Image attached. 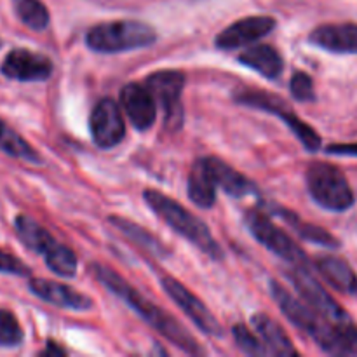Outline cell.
<instances>
[{
	"mask_svg": "<svg viewBox=\"0 0 357 357\" xmlns=\"http://www.w3.org/2000/svg\"><path fill=\"white\" fill-rule=\"evenodd\" d=\"M93 272L94 275H96L98 281H100L105 288L110 289L115 296H119L122 302L128 303L135 312L139 314V317H142L145 323H149L150 326H152L157 333L162 335L166 340H169L171 344L176 345L178 349H181V351L187 352V354H204V351L199 347L195 338L192 337L176 319H173L171 314H167L166 310H162L159 305H155L152 300L143 296L138 289L132 288V286L129 284L126 279H122L117 272L101 264H94Z\"/></svg>",
	"mask_w": 357,
	"mask_h": 357,
	"instance_id": "6da1fadb",
	"label": "cell"
},
{
	"mask_svg": "<svg viewBox=\"0 0 357 357\" xmlns=\"http://www.w3.org/2000/svg\"><path fill=\"white\" fill-rule=\"evenodd\" d=\"M271 295L281 312L295 324L300 331L312 338L326 354L354 356L357 354V333H347L328 321H324L316 310L310 309L303 300L296 298L278 281H271Z\"/></svg>",
	"mask_w": 357,
	"mask_h": 357,
	"instance_id": "7a4b0ae2",
	"label": "cell"
},
{
	"mask_svg": "<svg viewBox=\"0 0 357 357\" xmlns=\"http://www.w3.org/2000/svg\"><path fill=\"white\" fill-rule=\"evenodd\" d=\"M143 199L149 204V208L162 220L164 223L171 227L176 234H180L183 239L194 244L199 251L211 257L213 260H222L223 251L215 237L209 232V227L202 220L192 215L187 208L176 202L174 199L160 194L157 190H145Z\"/></svg>",
	"mask_w": 357,
	"mask_h": 357,
	"instance_id": "3957f363",
	"label": "cell"
},
{
	"mask_svg": "<svg viewBox=\"0 0 357 357\" xmlns=\"http://www.w3.org/2000/svg\"><path fill=\"white\" fill-rule=\"evenodd\" d=\"M155 40L157 33L150 24L131 20L100 23L86 33L87 47L105 54L149 47Z\"/></svg>",
	"mask_w": 357,
	"mask_h": 357,
	"instance_id": "277c9868",
	"label": "cell"
},
{
	"mask_svg": "<svg viewBox=\"0 0 357 357\" xmlns=\"http://www.w3.org/2000/svg\"><path fill=\"white\" fill-rule=\"evenodd\" d=\"M307 188L310 197L317 206L333 213H344L354 206L356 197L351 183L338 169L330 162H316L307 167L305 173Z\"/></svg>",
	"mask_w": 357,
	"mask_h": 357,
	"instance_id": "5b68a950",
	"label": "cell"
},
{
	"mask_svg": "<svg viewBox=\"0 0 357 357\" xmlns=\"http://www.w3.org/2000/svg\"><path fill=\"white\" fill-rule=\"evenodd\" d=\"M286 278L291 282L293 288L300 295V298L312 310H316L324 321L333 324L335 328L347 333H357V324L352 317L345 312L344 307L331 298L330 293L317 282V279L310 274L309 267H291L286 271Z\"/></svg>",
	"mask_w": 357,
	"mask_h": 357,
	"instance_id": "8992f818",
	"label": "cell"
},
{
	"mask_svg": "<svg viewBox=\"0 0 357 357\" xmlns=\"http://www.w3.org/2000/svg\"><path fill=\"white\" fill-rule=\"evenodd\" d=\"M244 223L250 229L251 236L261 244V246L267 248L268 251H272L274 255L281 257L282 260L288 261L291 267H309L310 261L307 257L305 251L291 239L286 232H282L279 227H275L272 223V220L268 218L265 213H261L260 209H250L244 216Z\"/></svg>",
	"mask_w": 357,
	"mask_h": 357,
	"instance_id": "52a82bcc",
	"label": "cell"
},
{
	"mask_svg": "<svg viewBox=\"0 0 357 357\" xmlns=\"http://www.w3.org/2000/svg\"><path fill=\"white\" fill-rule=\"evenodd\" d=\"M145 86L157 107H162L167 124L178 128L183 119L181 93L185 87V73L181 70H159L146 77Z\"/></svg>",
	"mask_w": 357,
	"mask_h": 357,
	"instance_id": "ba28073f",
	"label": "cell"
},
{
	"mask_svg": "<svg viewBox=\"0 0 357 357\" xmlns=\"http://www.w3.org/2000/svg\"><path fill=\"white\" fill-rule=\"evenodd\" d=\"M160 284L162 289L167 293L171 300L187 314L192 319V323L202 331V333L209 335V337H223L222 324L218 323L215 316H213L211 310L197 298L192 291H188L183 284H181L178 279L171 278V275H164L160 279Z\"/></svg>",
	"mask_w": 357,
	"mask_h": 357,
	"instance_id": "9c48e42d",
	"label": "cell"
},
{
	"mask_svg": "<svg viewBox=\"0 0 357 357\" xmlns=\"http://www.w3.org/2000/svg\"><path fill=\"white\" fill-rule=\"evenodd\" d=\"M91 138L100 149H114L124 139L126 122L121 107L112 98H103L94 105L89 117Z\"/></svg>",
	"mask_w": 357,
	"mask_h": 357,
	"instance_id": "30bf717a",
	"label": "cell"
},
{
	"mask_svg": "<svg viewBox=\"0 0 357 357\" xmlns=\"http://www.w3.org/2000/svg\"><path fill=\"white\" fill-rule=\"evenodd\" d=\"M0 73L17 82H38L51 77L52 61L47 56L38 54L30 49H13L2 59Z\"/></svg>",
	"mask_w": 357,
	"mask_h": 357,
	"instance_id": "8fae6325",
	"label": "cell"
},
{
	"mask_svg": "<svg viewBox=\"0 0 357 357\" xmlns=\"http://www.w3.org/2000/svg\"><path fill=\"white\" fill-rule=\"evenodd\" d=\"M275 28V20L271 16H248L236 21L216 35L215 45L222 51H234L244 45L255 44Z\"/></svg>",
	"mask_w": 357,
	"mask_h": 357,
	"instance_id": "7c38bea8",
	"label": "cell"
},
{
	"mask_svg": "<svg viewBox=\"0 0 357 357\" xmlns=\"http://www.w3.org/2000/svg\"><path fill=\"white\" fill-rule=\"evenodd\" d=\"M121 107L138 131H146L155 122L157 103L146 86L126 84L121 91Z\"/></svg>",
	"mask_w": 357,
	"mask_h": 357,
	"instance_id": "4fadbf2b",
	"label": "cell"
},
{
	"mask_svg": "<svg viewBox=\"0 0 357 357\" xmlns=\"http://www.w3.org/2000/svg\"><path fill=\"white\" fill-rule=\"evenodd\" d=\"M28 288H30V291L37 298L44 300V302L51 303V305L59 307V309L77 310V312L93 309V300L89 296L70 288V286L61 284V282L33 278L28 282Z\"/></svg>",
	"mask_w": 357,
	"mask_h": 357,
	"instance_id": "5bb4252c",
	"label": "cell"
},
{
	"mask_svg": "<svg viewBox=\"0 0 357 357\" xmlns=\"http://www.w3.org/2000/svg\"><path fill=\"white\" fill-rule=\"evenodd\" d=\"M309 42L335 54H357V23H326L314 28Z\"/></svg>",
	"mask_w": 357,
	"mask_h": 357,
	"instance_id": "9a60e30c",
	"label": "cell"
},
{
	"mask_svg": "<svg viewBox=\"0 0 357 357\" xmlns=\"http://www.w3.org/2000/svg\"><path fill=\"white\" fill-rule=\"evenodd\" d=\"M202 160L211 173L216 187L222 188L225 194L232 195V197H246V195L258 194L257 185L250 178L241 174L239 171L230 167L225 160L218 159V157H202Z\"/></svg>",
	"mask_w": 357,
	"mask_h": 357,
	"instance_id": "2e32d148",
	"label": "cell"
},
{
	"mask_svg": "<svg viewBox=\"0 0 357 357\" xmlns=\"http://www.w3.org/2000/svg\"><path fill=\"white\" fill-rule=\"evenodd\" d=\"M316 271L321 278L344 295H357V274L344 258L323 255L316 260Z\"/></svg>",
	"mask_w": 357,
	"mask_h": 357,
	"instance_id": "e0dca14e",
	"label": "cell"
},
{
	"mask_svg": "<svg viewBox=\"0 0 357 357\" xmlns=\"http://www.w3.org/2000/svg\"><path fill=\"white\" fill-rule=\"evenodd\" d=\"M251 326H253L255 333L261 340L264 347L267 349L268 354L272 356H296L298 351L293 347L291 340L288 335L284 333L279 323L267 316V314H255L251 319Z\"/></svg>",
	"mask_w": 357,
	"mask_h": 357,
	"instance_id": "ac0fdd59",
	"label": "cell"
},
{
	"mask_svg": "<svg viewBox=\"0 0 357 357\" xmlns=\"http://www.w3.org/2000/svg\"><path fill=\"white\" fill-rule=\"evenodd\" d=\"M239 63H243L248 68L255 70L257 73L264 75L265 79L275 80L281 77L284 70V61L282 56L279 54L278 49H274L268 44L253 45L239 54Z\"/></svg>",
	"mask_w": 357,
	"mask_h": 357,
	"instance_id": "d6986e66",
	"label": "cell"
},
{
	"mask_svg": "<svg viewBox=\"0 0 357 357\" xmlns=\"http://www.w3.org/2000/svg\"><path fill=\"white\" fill-rule=\"evenodd\" d=\"M271 209L278 218H281L282 222L288 223V225L291 227L302 239H305L307 243L317 244V246L323 248H331V250H337V248L340 246V241H338L333 234L328 232L326 229H323V227L303 222L296 213L289 211V209L279 208V206H272Z\"/></svg>",
	"mask_w": 357,
	"mask_h": 357,
	"instance_id": "ffe728a7",
	"label": "cell"
},
{
	"mask_svg": "<svg viewBox=\"0 0 357 357\" xmlns=\"http://www.w3.org/2000/svg\"><path fill=\"white\" fill-rule=\"evenodd\" d=\"M187 192L188 199L199 208L209 209L216 202V183L202 159H197L192 166L187 181Z\"/></svg>",
	"mask_w": 357,
	"mask_h": 357,
	"instance_id": "44dd1931",
	"label": "cell"
},
{
	"mask_svg": "<svg viewBox=\"0 0 357 357\" xmlns=\"http://www.w3.org/2000/svg\"><path fill=\"white\" fill-rule=\"evenodd\" d=\"M108 222H110V225H114L115 229L121 230V234H124L131 243H135L136 246L143 248V250L149 251V253L153 255V257L166 258L171 255V251L167 250V246L159 239V237L150 234L149 230L143 229V227L138 225V223L131 222V220L128 218H122V216H115V215L108 216Z\"/></svg>",
	"mask_w": 357,
	"mask_h": 357,
	"instance_id": "7402d4cb",
	"label": "cell"
},
{
	"mask_svg": "<svg viewBox=\"0 0 357 357\" xmlns=\"http://www.w3.org/2000/svg\"><path fill=\"white\" fill-rule=\"evenodd\" d=\"M14 229H16V236L20 237L21 243L28 250L37 255H42V257H45L58 244V241L51 236L49 230H45L40 223L35 222L33 218H30L26 215L16 216V220H14Z\"/></svg>",
	"mask_w": 357,
	"mask_h": 357,
	"instance_id": "603a6c76",
	"label": "cell"
},
{
	"mask_svg": "<svg viewBox=\"0 0 357 357\" xmlns=\"http://www.w3.org/2000/svg\"><path fill=\"white\" fill-rule=\"evenodd\" d=\"M0 150L6 152L7 155L24 160V162H40V157L35 152L33 146H31L26 139L21 138L14 129H10L2 119H0Z\"/></svg>",
	"mask_w": 357,
	"mask_h": 357,
	"instance_id": "cb8c5ba5",
	"label": "cell"
},
{
	"mask_svg": "<svg viewBox=\"0 0 357 357\" xmlns=\"http://www.w3.org/2000/svg\"><path fill=\"white\" fill-rule=\"evenodd\" d=\"M17 20L30 30L42 31L49 26L51 14L42 0H10Z\"/></svg>",
	"mask_w": 357,
	"mask_h": 357,
	"instance_id": "d4e9b609",
	"label": "cell"
},
{
	"mask_svg": "<svg viewBox=\"0 0 357 357\" xmlns=\"http://www.w3.org/2000/svg\"><path fill=\"white\" fill-rule=\"evenodd\" d=\"M275 115L282 119V122H284V124L291 129L293 135L300 139V143H302V145L305 146L309 152H317V150L321 149L323 142H321V136L317 135L316 129L310 128L307 122H303L302 119L295 114V112L289 110V107L282 108V110L278 112Z\"/></svg>",
	"mask_w": 357,
	"mask_h": 357,
	"instance_id": "484cf974",
	"label": "cell"
},
{
	"mask_svg": "<svg viewBox=\"0 0 357 357\" xmlns=\"http://www.w3.org/2000/svg\"><path fill=\"white\" fill-rule=\"evenodd\" d=\"M45 265L51 272H54L59 278H73L77 274V255L65 244L58 243L47 255L44 257Z\"/></svg>",
	"mask_w": 357,
	"mask_h": 357,
	"instance_id": "4316f807",
	"label": "cell"
},
{
	"mask_svg": "<svg viewBox=\"0 0 357 357\" xmlns=\"http://www.w3.org/2000/svg\"><path fill=\"white\" fill-rule=\"evenodd\" d=\"M236 101L248 105L251 108H258V110L268 112V114H278L279 110L286 108V101L282 98L274 96V94L267 93V91H257V89H246L236 96Z\"/></svg>",
	"mask_w": 357,
	"mask_h": 357,
	"instance_id": "83f0119b",
	"label": "cell"
},
{
	"mask_svg": "<svg viewBox=\"0 0 357 357\" xmlns=\"http://www.w3.org/2000/svg\"><path fill=\"white\" fill-rule=\"evenodd\" d=\"M24 335L20 321L10 310L0 309V347H17Z\"/></svg>",
	"mask_w": 357,
	"mask_h": 357,
	"instance_id": "f1b7e54d",
	"label": "cell"
},
{
	"mask_svg": "<svg viewBox=\"0 0 357 357\" xmlns=\"http://www.w3.org/2000/svg\"><path fill=\"white\" fill-rule=\"evenodd\" d=\"M234 340H236L237 347L248 356H268L267 349L264 347L261 340L258 338V335H255L253 331L250 330L244 324H236L232 328Z\"/></svg>",
	"mask_w": 357,
	"mask_h": 357,
	"instance_id": "f546056e",
	"label": "cell"
},
{
	"mask_svg": "<svg viewBox=\"0 0 357 357\" xmlns=\"http://www.w3.org/2000/svg\"><path fill=\"white\" fill-rule=\"evenodd\" d=\"M289 91H291V96L295 98L296 101H302V103H310V101H316L314 80H312V77L305 72L293 73L291 80H289Z\"/></svg>",
	"mask_w": 357,
	"mask_h": 357,
	"instance_id": "4dcf8cb0",
	"label": "cell"
},
{
	"mask_svg": "<svg viewBox=\"0 0 357 357\" xmlns=\"http://www.w3.org/2000/svg\"><path fill=\"white\" fill-rule=\"evenodd\" d=\"M0 272H2V274L20 275V278L30 275V268H28L20 258L7 253V251L3 250H0Z\"/></svg>",
	"mask_w": 357,
	"mask_h": 357,
	"instance_id": "1f68e13d",
	"label": "cell"
},
{
	"mask_svg": "<svg viewBox=\"0 0 357 357\" xmlns=\"http://www.w3.org/2000/svg\"><path fill=\"white\" fill-rule=\"evenodd\" d=\"M328 155L340 157H357V143H340V145H330L326 149Z\"/></svg>",
	"mask_w": 357,
	"mask_h": 357,
	"instance_id": "d6a6232c",
	"label": "cell"
},
{
	"mask_svg": "<svg viewBox=\"0 0 357 357\" xmlns=\"http://www.w3.org/2000/svg\"><path fill=\"white\" fill-rule=\"evenodd\" d=\"M42 354L44 356H65V349L58 347L56 344H47V349L45 351H42Z\"/></svg>",
	"mask_w": 357,
	"mask_h": 357,
	"instance_id": "836d02e7",
	"label": "cell"
},
{
	"mask_svg": "<svg viewBox=\"0 0 357 357\" xmlns=\"http://www.w3.org/2000/svg\"><path fill=\"white\" fill-rule=\"evenodd\" d=\"M0 45H2V40H0Z\"/></svg>",
	"mask_w": 357,
	"mask_h": 357,
	"instance_id": "e575fe53",
	"label": "cell"
}]
</instances>
